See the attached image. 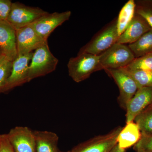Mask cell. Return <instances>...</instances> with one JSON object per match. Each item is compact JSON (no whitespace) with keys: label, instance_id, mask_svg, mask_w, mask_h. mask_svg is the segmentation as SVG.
Returning <instances> with one entry per match:
<instances>
[{"label":"cell","instance_id":"cell-27","mask_svg":"<svg viewBox=\"0 0 152 152\" xmlns=\"http://www.w3.org/2000/svg\"><path fill=\"white\" fill-rule=\"evenodd\" d=\"M110 152H125V150L122 149L120 148L118 144H117V145Z\"/></svg>","mask_w":152,"mask_h":152},{"label":"cell","instance_id":"cell-25","mask_svg":"<svg viewBox=\"0 0 152 152\" xmlns=\"http://www.w3.org/2000/svg\"><path fill=\"white\" fill-rule=\"evenodd\" d=\"M12 4L10 0H0V20H7Z\"/></svg>","mask_w":152,"mask_h":152},{"label":"cell","instance_id":"cell-13","mask_svg":"<svg viewBox=\"0 0 152 152\" xmlns=\"http://www.w3.org/2000/svg\"><path fill=\"white\" fill-rule=\"evenodd\" d=\"M152 103V87L139 88L126 107V124L133 122L147 107Z\"/></svg>","mask_w":152,"mask_h":152},{"label":"cell","instance_id":"cell-26","mask_svg":"<svg viewBox=\"0 0 152 152\" xmlns=\"http://www.w3.org/2000/svg\"><path fill=\"white\" fill-rule=\"evenodd\" d=\"M0 152H15L7 134H0Z\"/></svg>","mask_w":152,"mask_h":152},{"label":"cell","instance_id":"cell-4","mask_svg":"<svg viewBox=\"0 0 152 152\" xmlns=\"http://www.w3.org/2000/svg\"><path fill=\"white\" fill-rule=\"evenodd\" d=\"M48 13L39 8L32 7L19 2L12 3L7 21L15 30L33 23Z\"/></svg>","mask_w":152,"mask_h":152},{"label":"cell","instance_id":"cell-7","mask_svg":"<svg viewBox=\"0 0 152 152\" xmlns=\"http://www.w3.org/2000/svg\"><path fill=\"white\" fill-rule=\"evenodd\" d=\"M118 37L116 21L84 47L79 53H88L99 56L116 43Z\"/></svg>","mask_w":152,"mask_h":152},{"label":"cell","instance_id":"cell-1","mask_svg":"<svg viewBox=\"0 0 152 152\" xmlns=\"http://www.w3.org/2000/svg\"><path fill=\"white\" fill-rule=\"evenodd\" d=\"M69 75L76 83L85 80L92 74L103 70L100 62L99 56L81 53L72 58L68 62Z\"/></svg>","mask_w":152,"mask_h":152},{"label":"cell","instance_id":"cell-10","mask_svg":"<svg viewBox=\"0 0 152 152\" xmlns=\"http://www.w3.org/2000/svg\"><path fill=\"white\" fill-rule=\"evenodd\" d=\"M15 152H36L34 131L25 126L12 128L7 134Z\"/></svg>","mask_w":152,"mask_h":152},{"label":"cell","instance_id":"cell-18","mask_svg":"<svg viewBox=\"0 0 152 152\" xmlns=\"http://www.w3.org/2000/svg\"><path fill=\"white\" fill-rule=\"evenodd\" d=\"M135 58H140L152 53V28L134 43L128 45Z\"/></svg>","mask_w":152,"mask_h":152},{"label":"cell","instance_id":"cell-9","mask_svg":"<svg viewBox=\"0 0 152 152\" xmlns=\"http://www.w3.org/2000/svg\"><path fill=\"white\" fill-rule=\"evenodd\" d=\"M33 53L24 56H18L12 62V67L10 77L2 90L4 93L28 83L29 62Z\"/></svg>","mask_w":152,"mask_h":152},{"label":"cell","instance_id":"cell-2","mask_svg":"<svg viewBox=\"0 0 152 152\" xmlns=\"http://www.w3.org/2000/svg\"><path fill=\"white\" fill-rule=\"evenodd\" d=\"M31 60L28 82L53 72L58 62V59L50 50L48 42L35 50Z\"/></svg>","mask_w":152,"mask_h":152},{"label":"cell","instance_id":"cell-15","mask_svg":"<svg viewBox=\"0 0 152 152\" xmlns=\"http://www.w3.org/2000/svg\"><path fill=\"white\" fill-rule=\"evenodd\" d=\"M36 152H61L58 148V137L56 134L47 131H34Z\"/></svg>","mask_w":152,"mask_h":152},{"label":"cell","instance_id":"cell-28","mask_svg":"<svg viewBox=\"0 0 152 152\" xmlns=\"http://www.w3.org/2000/svg\"><path fill=\"white\" fill-rule=\"evenodd\" d=\"M7 58L4 56H3V55H1V57H0V64H1Z\"/></svg>","mask_w":152,"mask_h":152},{"label":"cell","instance_id":"cell-30","mask_svg":"<svg viewBox=\"0 0 152 152\" xmlns=\"http://www.w3.org/2000/svg\"><path fill=\"white\" fill-rule=\"evenodd\" d=\"M1 55H2L1 53V51H0V57H1Z\"/></svg>","mask_w":152,"mask_h":152},{"label":"cell","instance_id":"cell-24","mask_svg":"<svg viewBox=\"0 0 152 152\" xmlns=\"http://www.w3.org/2000/svg\"><path fill=\"white\" fill-rule=\"evenodd\" d=\"M134 149L152 152V134H142L141 139L134 146Z\"/></svg>","mask_w":152,"mask_h":152},{"label":"cell","instance_id":"cell-17","mask_svg":"<svg viewBox=\"0 0 152 152\" xmlns=\"http://www.w3.org/2000/svg\"><path fill=\"white\" fill-rule=\"evenodd\" d=\"M136 4L134 0H129L120 11L116 21L119 37L126 29L135 15Z\"/></svg>","mask_w":152,"mask_h":152},{"label":"cell","instance_id":"cell-14","mask_svg":"<svg viewBox=\"0 0 152 152\" xmlns=\"http://www.w3.org/2000/svg\"><path fill=\"white\" fill-rule=\"evenodd\" d=\"M151 28L143 18L135 13L126 29L119 37L117 43L124 45L134 43Z\"/></svg>","mask_w":152,"mask_h":152},{"label":"cell","instance_id":"cell-23","mask_svg":"<svg viewBox=\"0 0 152 152\" xmlns=\"http://www.w3.org/2000/svg\"><path fill=\"white\" fill-rule=\"evenodd\" d=\"M12 67V62L6 59L0 64V94L5 85L10 75Z\"/></svg>","mask_w":152,"mask_h":152},{"label":"cell","instance_id":"cell-11","mask_svg":"<svg viewBox=\"0 0 152 152\" xmlns=\"http://www.w3.org/2000/svg\"><path fill=\"white\" fill-rule=\"evenodd\" d=\"M71 14L70 11L61 13L56 12L52 14L48 13L30 25L41 37L48 40L53 31L68 20L70 18Z\"/></svg>","mask_w":152,"mask_h":152},{"label":"cell","instance_id":"cell-16","mask_svg":"<svg viewBox=\"0 0 152 152\" xmlns=\"http://www.w3.org/2000/svg\"><path fill=\"white\" fill-rule=\"evenodd\" d=\"M142 134L138 126L133 122L127 124L122 128L118 139V145L122 149L135 145L141 137Z\"/></svg>","mask_w":152,"mask_h":152},{"label":"cell","instance_id":"cell-12","mask_svg":"<svg viewBox=\"0 0 152 152\" xmlns=\"http://www.w3.org/2000/svg\"><path fill=\"white\" fill-rule=\"evenodd\" d=\"M0 51L11 62L18 56L16 30L7 20H0Z\"/></svg>","mask_w":152,"mask_h":152},{"label":"cell","instance_id":"cell-29","mask_svg":"<svg viewBox=\"0 0 152 152\" xmlns=\"http://www.w3.org/2000/svg\"><path fill=\"white\" fill-rule=\"evenodd\" d=\"M137 152H149L145 151H142V150H139V151H136Z\"/></svg>","mask_w":152,"mask_h":152},{"label":"cell","instance_id":"cell-5","mask_svg":"<svg viewBox=\"0 0 152 152\" xmlns=\"http://www.w3.org/2000/svg\"><path fill=\"white\" fill-rule=\"evenodd\" d=\"M104 70L118 85L120 91L118 100L121 106L126 109L128 102L138 89L135 81L125 68Z\"/></svg>","mask_w":152,"mask_h":152},{"label":"cell","instance_id":"cell-21","mask_svg":"<svg viewBox=\"0 0 152 152\" xmlns=\"http://www.w3.org/2000/svg\"><path fill=\"white\" fill-rule=\"evenodd\" d=\"M135 13L143 18L152 28V0L135 1Z\"/></svg>","mask_w":152,"mask_h":152},{"label":"cell","instance_id":"cell-19","mask_svg":"<svg viewBox=\"0 0 152 152\" xmlns=\"http://www.w3.org/2000/svg\"><path fill=\"white\" fill-rule=\"evenodd\" d=\"M134 121L142 134H152V103L136 117Z\"/></svg>","mask_w":152,"mask_h":152},{"label":"cell","instance_id":"cell-20","mask_svg":"<svg viewBox=\"0 0 152 152\" xmlns=\"http://www.w3.org/2000/svg\"><path fill=\"white\" fill-rule=\"evenodd\" d=\"M134 80L138 89L152 87V72L142 69H129L125 68Z\"/></svg>","mask_w":152,"mask_h":152},{"label":"cell","instance_id":"cell-22","mask_svg":"<svg viewBox=\"0 0 152 152\" xmlns=\"http://www.w3.org/2000/svg\"><path fill=\"white\" fill-rule=\"evenodd\" d=\"M125 68L129 69H142L152 72V53L135 58L129 66Z\"/></svg>","mask_w":152,"mask_h":152},{"label":"cell","instance_id":"cell-8","mask_svg":"<svg viewBox=\"0 0 152 152\" xmlns=\"http://www.w3.org/2000/svg\"><path fill=\"white\" fill-rule=\"evenodd\" d=\"M18 56L33 53L48 40L44 39L31 25L16 30Z\"/></svg>","mask_w":152,"mask_h":152},{"label":"cell","instance_id":"cell-3","mask_svg":"<svg viewBox=\"0 0 152 152\" xmlns=\"http://www.w3.org/2000/svg\"><path fill=\"white\" fill-rule=\"evenodd\" d=\"M103 69L126 67L135 58L128 46L116 43L99 55Z\"/></svg>","mask_w":152,"mask_h":152},{"label":"cell","instance_id":"cell-6","mask_svg":"<svg viewBox=\"0 0 152 152\" xmlns=\"http://www.w3.org/2000/svg\"><path fill=\"white\" fill-rule=\"evenodd\" d=\"M122 128H117L108 134L90 139L69 152H110L118 144V137Z\"/></svg>","mask_w":152,"mask_h":152}]
</instances>
